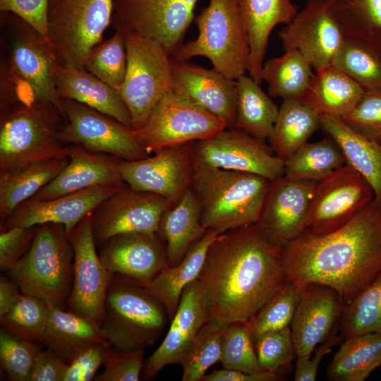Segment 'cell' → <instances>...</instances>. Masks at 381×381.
<instances>
[{
  "label": "cell",
  "instance_id": "1",
  "mask_svg": "<svg viewBox=\"0 0 381 381\" xmlns=\"http://www.w3.org/2000/svg\"><path fill=\"white\" fill-rule=\"evenodd\" d=\"M281 250L256 224L219 234L198 277L208 321H248L285 280Z\"/></svg>",
  "mask_w": 381,
  "mask_h": 381
},
{
  "label": "cell",
  "instance_id": "2",
  "mask_svg": "<svg viewBox=\"0 0 381 381\" xmlns=\"http://www.w3.org/2000/svg\"><path fill=\"white\" fill-rule=\"evenodd\" d=\"M281 262L285 280L328 286L348 304L381 272V203L375 198L332 232L304 231L282 248Z\"/></svg>",
  "mask_w": 381,
  "mask_h": 381
},
{
  "label": "cell",
  "instance_id": "3",
  "mask_svg": "<svg viewBox=\"0 0 381 381\" xmlns=\"http://www.w3.org/2000/svg\"><path fill=\"white\" fill-rule=\"evenodd\" d=\"M272 181L255 174L194 164L190 189L202 226L220 234L256 224Z\"/></svg>",
  "mask_w": 381,
  "mask_h": 381
},
{
  "label": "cell",
  "instance_id": "4",
  "mask_svg": "<svg viewBox=\"0 0 381 381\" xmlns=\"http://www.w3.org/2000/svg\"><path fill=\"white\" fill-rule=\"evenodd\" d=\"M74 253L64 225H37L28 252L7 272L21 293L49 307L68 309L73 279Z\"/></svg>",
  "mask_w": 381,
  "mask_h": 381
},
{
  "label": "cell",
  "instance_id": "5",
  "mask_svg": "<svg viewBox=\"0 0 381 381\" xmlns=\"http://www.w3.org/2000/svg\"><path fill=\"white\" fill-rule=\"evenodd\" d=\"M54 109L37 100L16 101L1 107L0 173L34 162L68 158V145L57 136L61 128Z\"/></svg>",
  "mask_w": 381,
  "mask_h": 381
},
{
  "label": "cell",
  "instance_id": "6",
  "mask_svg": "<svg viewBox=\"0 0 381 381\" xmlns=\"http://www.w3.org/2000/svg\"><path fill=\"white\" fill-rule=\"evenodd\" d=\"M169 315L139 282L115 273L108 287L101 329L109 343L125 351L145 350L161 336Z\"/></svg>",
  "mask_w": 381,
  "mask_h": 381
},
{
  "label": "cell",
  "instance_id": "7",
  "mask_svg": "<svg viewBox=\"0 0 381 381\" xmlns=\"http://www.w3.org/2000/svg\"><path fill=\"white\" fill-rule=\"evenodd\" d=\"M198 35L181 44L171 56L188 61L194 56L208 59L213 68L237 80L248 71L250 47L240 0H210L195 16Z\"/></svg>",
  "mask_w": 381,
  "mask_h": 381
},
{
  "label": "cell",
  "instance_id": "8",
  "mask_svg": "<svg viewBox=\"0 0 381 381\" xmlns=\"http://www.w3.org/2000/svg\"><path fill=\"white\" fill-rule=\"evenodd\" d=\"M9 25V71L3 80L13 97L40 101L56 108L66 122L63 99L54 82L59 64L48 42L16 16L2 13Z\"/></svg>",
  "mask_w": 381,
  "mask_h": 381
},
{
  "label": "cell",
  "instance_id": "9",
  "mask_svg": "<svg viewBox=\"0 0 381 381\" xmlns=\"http://www.w3.org/2000/svg\"><path fill=\"white\" fill-rule=\"evenodd\" d=\"M126 73L119 90L131 116V128L142 127L159 100L177 92L170 54L158 42L135 33H123Z\"/></svg>",
  "mask_w": 381,
  "mask_h": 381
},
{
  "label": "cell",
  "instance_id": "10",
  "mask_svg": "<svg viewBox=\"0 0 381 381\" xmlns=\"http://www.w3.org/2000/svg\"><path fill=\"white\" fill-rule=\"evenodd\" d=\"M114 0H49L47 35L59 65L84 68L111 25Z\"/></svg>",
  "mask_w": 381,
  "mask_h": 381
},
{
  "label": "cell",
  "instance_id": "11",
  "mask_svg": "<svg viewBox=\"0 0 381 381\" xmlns=\"http://www.w3.org/2000/svg\"><path fill=\"white\" fill-rule=\"evenodd\" d=\"M226 128L224 120L173 90L164 95L145 124L133 132L141 147L152 155L209 138Z\"/></svg>",
  "mask_w": 381,
  "mask_h": 381
},
{
  "label": "cell",
  "instance_id": "12",
  "mask_svg": "<svg viewBox=\"0 0 381 381\" xmlns=\"http://www.w3.org/2000/svg\"><path fill=\"white\" fill-rule=\"evenodd\" d=\"M198 1L114 0L111 25L116 31L154 40L171 55L195 18Z\"/></svg>",
  "mask_w": 381,
  "mask_h": 381
},
{
  "label": "cell",
  "instance_id": "13",
  "mask_svg": "<svg viewBox=\"0 0 381 381\" xmlns=\"http://www.w3.org/2000/svg\"><path fill=\"white\" fill-rule=\"evenodd\" d=\"M64 126L57 133L66 144H77L95 152L120 159L137 160L148 155L138 142L133 130L85 104L63 99Z\"/></svg>",
  "mask_w": 381,
  "mask_h": 381
},
{
  "label": "cell",
  "instance_id": "14",
  "mask_svg": "<svg viewBox=\"0 0 381 381\" xmlns=\"http://www.w3.org/2000/svg\"><path fill=\"white\" fill-rule=\"evenodd\" d=\"M375 198L368 181L347 164L316 182L307 231L322 235L349 222Z\"/></svg>",
  "mask_w": 381,
  "mask_h": 381
},
{
  "label": "cell",
  "instance_id": "15",
  "mask_svg": "<svg viewBox=\"0 0 381 381\" xmlns=\"http://www.w3.org/2000/svg\"><path fill=\"white\" fill-rule=\"evenodd\" d=\"M91 213L68 234L74 258L73 286L67 310L101 328L107 291L115 273L105 267L99 256Z\"/></svg>",
  "mask_w": 381,
  "mask_h": 381
},
{
  "label": "cell",
  "instance_id": "16",
  "mask_svg": "<svg viewBox=\"0 0 381 381\" xmlns=\"http://www.w3.org/2000/svg\"><path fill=\"white\" fill-rule=\"evenodd\" d=\"M193 163L260 175L271 181L284 174V161L270 146L236 128L194 142Z\"/></svg>",
  "mask_w": 381,
  "mask_h": 381
},
{
  "label": "cell",
  "instance_id": "17",
  "mask_svg": "<svg viewBox=\"0 0 381 381\" xmlns=\"http://www.w3.org/2000/svg\"><path fill=\"white\" fill-rule=\"evenodd\" d=\"M170 206L169 201L160 195L124 183L91 213L97 247L118 234L158 231L161 216Z\"/></svg>",
  "mask_w": 381,
  "mask_h": 381
},
{
  "label": "cell",
  "instance_id": "18",
  "mask_svg": "<svg viewBox=\"0 0 381 381\" xmlns=\"http://www.w3.org/2000/svg\"><path fill=\"white\" fill-rule=\"evenodd\" d=\"M193 144L167 148L137 160L121 159L123 181L134 189L164 198L171 206L176 205L190 188Z\"/></svg>",
  "mask_w": 381,
  "mask_h": 381
},
{
  "label": "cell",
  "instance_id": "19",
  "mask_svg": "<svg viewBox=\"0 0 381 381\" xmlns=\"http://www.w3.org/2000/svg\"><path fill=\"white\" fill-rule=\"evenodd\" d=\"M283 49L298 52L315 72L332 66L345 36L322 0H308L279 32Z\"/></svg>",
  "mask_w": 381,
  "mask_h": 381
},
{
  "label": "cell",
  "instance_id": "20",
  "mask_svg": "<svg viewBox=\"0 0 381 381\" xmlns=\"http://www.w3.org/2000/svg\"><path fill=\"white\" fill-rule=\"evenodd\" d=\"M315 183L284 176L272 181L256 223L270 243L282 248L306 230Z\"/></svg>",
  "mask_w": 381,
  "mask_h": 381
},
{
  "label": "cell",
  "instance_id": "21",
  "mask_svg": "<svg viewBox=\"0 0 381 381\" xmlns=\"http://www.w3.org/2000/svg\"><path fill=\"white\" fill-rule=\"evenodd\" d=\"M124 183L96 186L48 200L30 198L12 212L1 224V231L56 223L64 225L68 234L87 214Z\"/></svg>",
  "mask_w": 381,
  "mask_h": 381
},
{
  "label": "cell",
  "instance_id": "22",
  "mask_svg": "<svg viewBox=\"0 0 381 381\" xmlns=\"http://www.w3.org/2000/svg\"><path fill=\"white\" fill-rule=\"evenodd\" d=\"M98 247L99 256L108 270L143 284L168 265L166 243L158 231L118 234Z\"/></svg>",
  "mask_w": 381,
  "mask_h": 381
},
{
  "label": "cell",
  "instance_id": "23",
  "mask_svg": "<svg viewBox=\"0 0 381 381\" xmlns=\"http://www.w3.org/2000/svg\"><path fill=\"white\" fill-rule=\"evenodd\" d=\"M171 66L177 93L224 120L227 128L235 127L236 80L187 61L171 58Z\"/></svg>",
  "mask_w": 381,
  "mask_h": 381
},
{
  "label": "cell",
  "instance_id": "24",
  "mask_svg": "<svg viewBox=\"0 0 381 381\" xmlns=\"http://www.w3.org/2000/svg\"><path fill=\"white\" fill-rule=\"evenodd\" d=\"M344 303L332 288L308 283L296 308L291 330L296 356H310L341 317Z\"/></svg>",
  "mask_w": 381,
  "mask_h": 381
},
{
  "label": "cell",
  "instance_id": "25",
  "mask_svg": "<svg viewBox=\"0 0 381 381\" xmlns=\"http://www.w3.org/2000/svg\"><path fill=\"white\" fill-rule=\"evenodd\" d=\"M207 322L205 302L197 279L183 291L167 335L144 363L145 378H152L167 365L181 363L193 339Z\"/></svg>",
  "mask_w": 381,
  "mask_h": 381
},
{
  "label": "cell",
  "instance_id": "26",
  "mask_svg": "<svg viewBox=\"0 0 381 381\" xmlns=\"http://www.w3.org/2000/svg\"><path fill=\"white\" fill-rule=\"evenodd\" d=\"M68 145L67 164L30 198L48 200L96 186L124 183L119 169L121 159L90 151L80 145Z\"/></svg>",
  "mask_w": 381,
  "mask_h": 381
},
{
  "label": "cell",
  "instance_id": "27",
  "mask_svg": "<svg viewBox=\"0 0 381 381\" xmlns=\"http://www.w3.org/2000/svg\"><path fill=\"white\" fill-rule=\"evenodd\" d=\"M240 7L249 40L247 71L249 76L260 83L272 31L279 24H289L299 10L292 0H240Z\"/></svg>",
  "mask_w": 381,
  "mask_h": 381
},
{
  "label": "cell",
  "instance_id": "28",
  "mask_svg": "<svg viewBox=\"0 0 381 381\" xmlns=\"http://www.w3.org/2000/svg\"><path fill=\"white\" fill-rule=\"evenodd\" d=\"M54 82L62 99H72L85 104L131 128L129 111L119 91L85 68L58 64Z\"/></svg>",
  "mask_w": 381,
  "mask_h": 381
},
{
  "label": "cell",
  "instance_id": "29",
  "mask_svg": "<svg viewBox=\"0 0 381 381\" xmlns=\"http://www.w3.org/2000/svg\"><path fill=\"white\" fill-rule=\"evenodd\" d=\"M320 124L340 147L346 164L368 181L381 203V143L357 132L339 117L320 116Z\"/></svg>",
  "mask_w": 381,
  "mask_h": 381
},
{
  "label": "cell",
  "instance_id": "30",
  "mask_svg": "<svg viewBox=\"0 0 381 381\" xmlns=\"http://www.w3.org/2000/svg\"><path fill=\"white\" fill-rule=\"evenodd\" d=\"M218 235L217 231L207 230L179 264L167 265L150 282L143 284L165 307L170 320L178 308L183 291L198 279L207 250Z\"/></svg>",
  "mask_w": 381,
  "mask_h": 381
},
{
  "label": "cell",
  "instance_id": "31",
  "mask_svg": "<svg viewBox=\"0 0 381 381\" xmlns=\"http://www.w3.org/2000/svg\"><path fill=\"white\" fill-rule=\"evenodd\" d=\"M364 92L361 85L332 65L315 72L301 99L319 116L342 119L354 108Z\"/></svg>",
  "mask_w": 381,
  "mask_h": 381
},
{
  "label": "cell",
  "instance_id": "32",
  "mask_svg": "<svg viewBox=\"0 0 381 381\" xmlns=\"http://www.w3.org/2000/svg\"><path fill=\"white\" fill-rule=\"evenodd\" d=\"M109 341L102 329L68 310L49 307V317L42 344L66 363L93 345Z\"/></svg>",
  "mask_w": 381,
  "mask_h": 381
},
{
  "label": "cell",
  "instance_id": "33",
  "mask_svg": "<svg viewBox=\"0 0 381 381\" xmlns=\"http://www.w3.org/2000/svg\"><path fill=\"white\" fill-rule=\"evenodd\" d=\"M206 231L198 202L190 188L176 205L164 210L159 220L158 232L166 243L167 265L179 264Z\"/></svg>",
  "mask_w": 381,
  "mask_h": 381
},
{
  "label": "cell",
  "instance_id": "34",
  "mask_svg": "<svg viewBox=\"0 0 381 381\" xmlns=\"http://www.w3.org/2000/svg\"><path fill=\"white\" fill-rule=\"evenodd\" d=\"M68 162V158L42 161L0 173L1 224L19 205L52 181Z\"/></svg>",
  "mask_w": 381,
  "mask_h": 381
},
{
  "label": "cell",
  "instance_id": "35",
  "mask_svg": "<svg viewBox=\"0 0 381 381\" xmlns=\"http://www.w3.org/2000/svg\"><path fill=\"white\" fill-rule=\"evenodd\" d=\"M381 365V332L344 339L326 370L331 381H363Z\"/></svg>",
  "mask_w": 381,
  "mask_h": 381
},
{
  "label": "cell",
  "instance_id": "36",
  "mask_svg": "<svg viewBox=\"0 0 381 381\" xmlns=\"http://www.w3.org/2000/svg\"><path fill=\"white\" fill-rule=\"evenodd\" d=\"M319 127L320 116L301 98L283 99L268 140L275 155L284 161Z\"/></svg>",
  "mask_w": 381,
  "mask_h": 381
},
{
  "label": "cell",
  "instance_id": "37",
  "mask_svg": "<svg viewBox=\"0 0 381 381\" xmlns=\"http://www.w3.org/2000/svg\"><path fill=\"white\" fill-rule=\"evenodd\" d=\"M279 108L260 83L245 75L236 80L235 127L266 143L276 122Z\"/></svg>",
  "mask_w": 381,
  "mask_h": 381
},
{
  "label": "cell",
  "instance_id": "38",
  "mask_svg": "<svg viewBox=\"0 0 381 381\" xmlns=\"http://www.w3.org/2000/svg\"><path fill=\"white\" fill-rule=\"evenodd\" d=\"M346 38L381 54V0H322Z\"/></svg>",
  "mask_w": 381,
  "mask_h": 381
},
{
  "label": "cell",
  "instance_id": "39",
  "mask_svg": "<svg viewBox=\"0 0 381 381\" xmlns=\"http://www.w3.org/2000/svg\"><path fill=\"white\" fill-rule=\"evenodd\" d=\"M346 164L338 144L330 137L306 143L284 160V176L290 179L318 182Z\"/></svg>",
  "mask_w": 381,
  "mask_h": 381
},
{
  "label": "cell",
  "instance_id": "40",
  "mask_svg": "<svg viewBox=\"0 0 381 381\" xmlns=\"http://www.w3.org/2000/svg\"><path fill=\"white\" fill-rule=\"evenodd\" d=\"M312 69L298 52L286 50L281 56L264 63L262 79L267 83L270 96L283 99H300L314 76Z\"/></svg>",
  "mask_w": 381,
  "mask_h": 381
},
{
  "label": "cell",
  "instance_id": "41",
  "mask_svg": "<svg viewBox=\"0 0 381 381\" xmlns=\"http://www.w3.org/2000/svg\"><path fill=\"white\" fill-rule=\"evenodd\" d=\"M339 329L344 339L381 332V272L344 306Z\"/></svg>",
  "mask_w": 381,
  "mask_h": 381
},
{
  "label": "cell",
  "instance_id": "42",
  "mask_svg": "<svg viewBox=\"0 0 381 381\" xmlns=\"http://www.w3.org/2000/svg\"><path fill=\"white\" fill-rule=\"evenodd\" d=\"M308 284L284 280L248 320L253 337L290 327L296 308Z\"/></svg>",
  "mask_w": 381,
  "mask_h": 381
},
{
  "label": "cell",
  "instance_id": "43",
  "mask_svg": "<svg viewBox=\"0 0 381 381\" xmlns=\"http://www.w3.org/2000/svg\"><path fill=\"white\" fill-rule=\"evenodd\" d=\"M332 65L365 91L381 92V54L365 44L345 37Z\"/></svg>",
  "mask_w": 381,
  "mask_h": 381
},
{
  "label": "cell",
  "instance_id": "44",
  "mask_svg": "<svg viewBox=\"0 0 381 381\" xmlns=\"http://www.w3.org/2000/svg\"><path fill=\"white\" fill-rule=\"evenodd\" d=\"M49 317V306L42 301L21 293L14 306L0 315L3 329L12 334L42 344Z\"/></svg>",
  "mask_w": 381,
  "mask_h": 381
},
{
  "label": "cell",
  "instance_id": "45",
  "mask_svg": "<svg viewBox=\"0 0 381 381\" xmlns=\"http://www.w3.org/2000/svg\"><path fill=\"white\" fill-rule=\"evenodd\" d=\"M224 327L208 321L200 328L180 363L183 381H201L209 368L219 361Z\"/></svg>",
  "mask_w": 381,
  "mask_h": 381
},
{
  "label": "cell",
  "instance_id": "46",
  "mask_svg": "<svg viewBox=\"0 0 381 381\" xmlns=\"http://www.w3.org/2000/svg\"><path fill=\"white\" fill-rule=\"evenodd\" d=\"M219 362L224 368L250 373L264 371L258 363L248 321H237L224 325Z\"/></svg>",
  "mask_w": 381,
  "mask_h": 381
},
{
  "label": "cell",
  "instance_id": "47",
  "mask_svg": "<svg viewBox=\"0 0 381 381\" xmlns=\"http://www.w3.org/2000/svg\"><path fill=\"white\" fill-rule=\"evenodd\" d=\"M126 66L124 34L119 31L97 44L84 63L86 71L117 91L125 78Z\"/></svg>",
  "mask_w": 381,
  "mask_h": 381
},
{
  "label": "cell",
  "instance_id": "48",
  "mask_svg": "<svg viewBox=\"0 0 381 381\" xmlns=\"http://www.w3.org/2000/svg\"><path fill=\"white\" fill-rule=\"evenodd\" d=\"M40 350V347L35 342L18 337L4 329H1V363L10 380L27 381Z\"/></svg>",
  "mask_w": 381,
  "mask_h": 381
},
{
  "label": "cell",
  "instance_id": "49",
  "mask_svg": "<svg viewBox=\"0 0 381 381\" xmlns=\"http://www.w3.org/2000/svg\"><path fill=\"white\" fill-rule=\"evenodd\" d=\"M254 341L258 363L264 371L277 373L296 356L290 327L262 334Z\"/></svg>",
  "mask_w": 381,
  "mask_h": 381
},
{
  "label": "cell",
  "instance_id": "50",
  "mask_svg": "<svg viewBox=\"0 0 381 381\" xmlns=\"http://www.w3.org/2000/svg\"><path fill=\"white\" fill-rule=\"evenodd\" d=\"M145 350L125 351L110 344L106 350L104 370L95 381H138L144 366Z\"/></svg>",
  "mask_w": 381,
  "mask_h": 381
},
{
  "label": "cell",
  "instance_id": "51",
  "mask_svg": "<svg viewBox=\"0 0 381 381\" xmlns=\"http://www.w3.org/2000/svg\"><path fill=\"white\" fill-rule=\"evenodd\" d=\"M342 119L357 132L381 143V92L365 91Z\"/></svg>",
  "mask_w": 381,
  "mask_h": 381
},
{
  "label": "cell",
  "instance_id": "52",
  "mask_svg": "<svg viewBox=\"0 0 381 381\" xmlns=\"http://www.w3.org/2000/svg\"><path fill=\"white\" fill-rule=\"evenodd\" d=\"M37 226H18L1 230L0 234V267L8 271L30 249Z\"/></svg>",
  "mask_w": 381,
  "mask_h": 381
},
{
  "label": "cell",
  "instance_id": "53",
  "mask_svg": "<svg viewBox=\"0 0 381 381\" xmlns=\"http://www.w3.org/2000/svg\"><path fill=\"white\" fill-rule=\"evenodd\" d=\"M48 2L49 0H0V10L1 13L16 16L48 42Z\"/></svg>",
  "mask_w": 381,
  "mask_h": 381
},
{
  "label": "cell",
  "instance_id": "54",
  "mask_svg": "<svg viewBox=\"0 0 381 381\" xmlns=\"http://www.w3.org/2000/svg\"><path fill=\"white\" fill-rule=\"evenodd\" d=\"M109 341L90 346L79 353L68 365L63 381H90L104 363Z\"/></svg>",
  "mask_w": 381,
  "mask_h": 381
},
{
  "label": "cell",
  "instance_id": "55",
  "mask_svg": "<svg viewBox=\"0 0 381 381\" xmlns=\"http://www.w3.org/2000/svg\"><path fill=\"white\" fill-rule=\"evenodd\" d=\"M68 365L51 350L40 349L27 381H63Z\"/></svg>",
  "mask_w": 381,
  "mask_h": 381
},
{
  "label": "cell",
  "instance_id": "56",
  "mask_svg": "<svg viewBox=\"0 0 381 381\" xmlns=\"http://www.w3.org/2000/svg\"><path fill=\"white\" fill-rule=\"evenodd\" d=\"M337 329L332 331L327 339L314 350L315 354L310 356H296L294 380L295 381H314L319 365L325 357L329 353L334 346L339 342L341 337L337 335Z\"/></svg>",
  "mask_w": 381,
  "mask_h": 381
},
{
  "label": "cell",
  "instance_id": "57",
  "mask_svg": "<svg viewBox=\"0 0 381 381\" xmlns=\"http://www.w3.org/2000/svg\"><path fill=\"white\" fill-rule=\"evenodd\" d=\"M282 377L278 373L260 371L246 373L241 370L224 368L205 374L201 381H278Z\"/></svg>",
  "mask_w": 381,
  "mask_h": 381
},
{
  "label": "cell",
  "instance_id": "58",
  "mask_svg": "<svg viewBox=\"0 0 381 381\" xmlns=\"http://www.w3.org/2000/svg\"><path fill=\"white\" fill-rule=\"evenodd\" d=\"M21 292L18 286L9 278L0 279V315L7 313L17 302Z\"/></svg>",
  "mask_w": 381,
  "mask_h": 381
}]
</instances>
